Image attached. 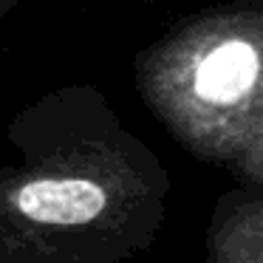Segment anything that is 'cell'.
Returning a JSON list of instances; mask_svg holds the SVG:
<instances>
[{"instance_id": "obj_1", "label": "cell", "mask_w": 263, "mask_h": 263, "mask_svg": "<svg viewBox=\"0 0 263 263\" xmlns=\"http://www.w3.org/2000/svg\"><path fill=\"white\" fill-rule=\"evenodd\" d=\"M0 263H119L159 227L170 176L97 85L43 93L9 122Z\"/></svg>"}, {"instance_id": "obj_2", "label": "cell", "mask_w": 263, "mask_h": 263, "mask_svg": "<svg viewBox=\"0 0 263 263\" xmlns=\"http://www.w3.org/2000/svg\"><path fill=\"white\" fill-rule=\"evenodd\" d=\"M142 102L187 153L263 190V0L178 20L133 60Z\"/></svg>"}, {"instance_id": "obj_3", "label": "cell", "mask_w": 263, "mask_h": 263, "mask_svg": "<svg viewBox=\"0 0 263 263\" xmlns=\"http://www.w3.org/2000/svg\"><path fill=\"white\" fill-rule=\"evenodd\" d=\"M206 263H263V190H232L215 206Z\"/></svg>"}, {"instance_id": "obj_4", "label": "cell", "mask_w": 263, "mask_h": 263, "mask_svg": "<svg viewBox=\"0 0 263 263\" xmlns=\"http://www.w3.org/2000/svg\"><path fill=\"white\" fill-rule=\"evenodd\" d=\"M20 0H0V20L9 17V14L14 12V6H17Z\"/></svg>"}]
</instances>
